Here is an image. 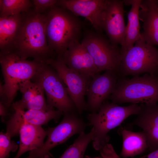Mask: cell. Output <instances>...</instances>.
<instances>
[{
    "label": "cell",
    "instance_id": "1",
    "mask_svg": "<svg viewBox=\"0 0 158 158\" xmlns=\"http://www.w3.org/2000/svg\"><path fill=\"white\" fill-rule=\"evenodd\" d=\"M21 15L20 27L10 51L24 59L30 57L45 63L54 58V53L48 43L45 14L30 9Z\"/></svg>",
    "mask_w": 158,
    "mask_h": 158
},
{
    "label": "cell",
    "instance_id": "2",
    "mask_svg": "<svg viewBox=\"0 0 158 158\" xmlns=\"http://www.w3.org/2000/svg\"><path fill=\"white\" fill-rule=\"evenodd\" d=\"M140 109V104L121 106L112 102L105 101L97 112L87 115L89 125L92 126L95 131L93 146L95 149L100 151L103 157L111 158L115 152L111 146L108 145L109 131L120 125L130 116L138 114Z\"/></svg>",
    "mask_w": 158,
    "mask_h": 158
},
{
    "label": "cell",
    "instance_id": "3",
    "mask_svg": "<svg viewBox=\"0 0 158 158\" xmlns=\"http://www.w3.org/2000/svg\"><path fill=\"white\" fill-rule=\"evenodd\" d=\"M45 15L49 46L60 58L71 45L79 42L83 23L71 11L56 5Z\"/></svg>",
    "mask_w": 158,
    "mask_h": 158
},
{
    "label": "cell",
    "instance_id": "4",
    "mask_svg": "<svg viewBox=\"0 0 158 158\" xmlns=\"http://www.w3.org/2000/svg\"><path fill=\"white\" fill-rule=\"evenodd\" d=\"M45 63L23 59L13 52L0 53V63L4 83L1 101L7 107L13 100L21 85L32 80Z\"/></svg>",
    "mask_w": 158,
    "mask_h": 158
},
{
    "label": "cell",
    "instance_id": "5",
    "mask_svg": "<svg viewBox=\"0 0 158 158\" xmlns=\"http://www.w3.org/2000/svg\"><path fill=\"white\" fill-rule=\"evenodd\" d=\"M109 98L116 104L158 103V76L145 73L132 78H118Z\"/></svg>",
    "mask_w": 158,
    "mask_h": 158
},
{
    "label": "cell",
    "instance_id": "6",
    "mask_svg": "<svg viewBox=\"0 0 158 158\" xmlns=\"http://www.w3.org/2000/svg\"><path fill=\"white\" fill-rule=\"evenodd\" d=\"M118 73L122 77L158 73V49L140 38L128 50L121 51Z\"/></svg>",
    "mask_w": 158,
    "mask_h": 158
},
{
    "label": "cell",
    "instance_id": "7",
    "mask_svg": "<svg viewBox=\"0 0 158 158\" xmlns=\"http://www.w3.org/2000/svg\"><path fill=\"white\" fill-rule=\"evenodd\" d=\"M31 80L42 86L46 95L47 103L49 106L56 108L63 114L78 113L62 81L49 65L44 63Z\"/></svg>",
    "mask_w": 158,
    "mask_h": 158
},
{
    "label": "cell",
    "instance_id": "8",
    "mask_svg": "<svg viewBox=\"0 0 158 158\" xmlns=\"http://www.w3.org/2000/svg\"><path fill=\"white\" fill-rule=\"evenodd\" d=\"M81 43L92 57L99 72L111 71L118 73L121 61V49L107 37L102 33L87 31L85 32Z\"/></svg>",
    "mask_w": 158,
    "mask_h": 158
},
{
    "label": "cell",
    "instance_id": "9",
    "mask_svg": "<svg viewBox=\"0 0 158 158\" xmlns=\"http://www.w3.org/2000/svg\"><path fill=\"white\" fill-rule=\"evenodd\" d=\"M63 118L56 126L49 128L46 141L40 147L30 151L25 158H50L49 151L65 142L73 135L84 132L89 123L85 122L77 113L63 114Z\"/></svg>",
    "mask_w": 158,
    "mask_h": 158
},
{
    "label": "cell",
    "instance_id": "10",
    "mask_svg": "<svg viewBox=\"0 0 158 158\" xmlns=\"http://www.w3.org/2000/svg\"><path fill=\"white\" fill-rule=\"evenodd\" d=\"M45 63L57 72L75 103L78 114L81 115L83 111L87 110L85 96L92 79L69 68L59 58L50 59Z\"/></svg>",
    "mask_w": 158,
    "mask_h": 158
},
{
    "label": "cell",
    "instance_id": "11",
    "mask_svg": "<svg viewBox=\"0 0 158 158\" xmlns=\"http://www.w3.org/2000/svg\"><path fill=\"white\" fill-rule=\"evenodd\" d=\"M124 5L123 0H109L102 18L103 31L111 42L117 46L122 45L125 35Z\"/></svg>",
    "mask_w": 158,
    "mask_h": 158
},
{
    "label": "cell",
    "instance_id": "12",
    "mask_svg": "<svg viewBox=\"0 0 158 158\" xmlns=\"http://www.w3.org/2000/svg\"><path fill=\"white\" fill-rule=\"evenodd\" d=\"M116 72L106 71L91 79L87 91V110L97 112L102 103L112 93L118 79Z\"/></svg>",
    "mask_w": 158,
    "mask_h": 158
},
{
    "label": "cell",
    "instance_id": "13",
    "mask_svg": "<svg viewBox=\"0 0 158 158\" xmlns=\"http://www.w3.org/2000/svg\"><path fill=\"white\" fill-rule=\"evenodd\" d=\"M109 0H58L56 5L85 18L96 31L102 33V18Z\"/></svg>",
    "mask_w": 158,
    "mask_h": 158
},
{
    "label": "cell",
    "instance_id": "14",
    "mask_svg": "<svg viewBox=\"0 0 158 158\" xmlns=\"http://www.w3.org/2000/svg\"><path fill=\"white\" fill-rule=\"evenodd\" d=\"M14 112L6 123V133L11 138L18 135L19 129L24 123L42 126L54 120L58 121L63 113L58 110L44 111L13 109Z\"/></svg>",
    "mask_w": 158,
    "mask_h": 158
},
{
    "label": "cell",
    "instance_id": "15",
    "mask_svg": "<svg viewBox=\"0 0 158 158\" xmlns=\"http://www.w3.org/2000/svg\"><path fill=\"white\" fill-rule=\"evenodd\" d=\"M59 58L69 68L90 78L100 72L92 57L79 42L71 45Z\"/></svg>",
    "mask_w": 158,
    "mask_h": 158
},
{
    "label": "cell",
    "instance_id": "16",
    "mask_svg": "<svg viewBox=\"0 0 158 158\" xmlns=\"http://www.w3.org/2000/svg\"><path fill=\"white\" fill-rule=\"evenodd\" d=\"M141 109L131 123L142 130L147 139L150 152L158 149V103L140 104Z\"/></svg>",
    "mask_w": 158,
    "mask_h": 158
},
{
    "label": "cell",
    "instance_id": "17",
    "mask_svg": "<svg viewBox=\"0 0 158 158\" xmlns=\"http://www.w3.org/2000/svg\"><path fill=\"white\" fill-rule=\"evenodd\" d=\"M19 90L22 94L20 100L13 103V109L36 110L49 111L54 109L46 102L44 91L37 83L28 80L21 86Z\"/></svg>",
    "mask_w": 158,
    "mask_h": 158
},
{
    "label": "cell",
    "instance_id": "18",
    "mask_svg": "<svg viewBox=\"0 0 158 158\" xmlns=\"http://www.w3.org/2000/svg\"><path fill=\"white\" fill-rule=\"evenodd\" d=\"M142 23L141 38L148 44L158 46V8L157 0L142 1L139 12Z\"/></svg>",
    "mask_w": 158,
    "mask_h": 158
},
{
    "label": "cell",
    "instance_id": "19",
    "mask_svg": "<svg viewBox=\"0 0 158 158\" xmlns=\"http://www.w3.org/2000/svg\"><path fill=\"white\" fill-rule=\"evenodd\" d=\"M118 132L123 140L119 157L121 158L133 157L145 153L148 149L147 137L142 131L134 132L120 127Z\"/></svg>",
    "mask_w": 158,
    "mask_h": 158
},
{
    "label": "cell",
    "instance_id": "20",
    "mask_svg": "<svg viewBox=\"0 0 158 158\" xmlns=\"http://www.w3.org/2000/svg\"><path fill=\"white\" fill-rule=\"evenodd\" d=\"M47 134V130L41 126L23 123L19 129L20 143L18 152L14 158H19L26 152L41 147Z\"/></svg>",
    "mask_w": 158,
    "mask_h": 158
},
{
    "label": "cell",
    "instance_id": "21",
    "mask_svg": "<svg viewBox=\"0 0 158 158\" xmlns=\"http://www.w3.org/2000/svg\"><path fill=\"white\" fill-rule=\"evenodd\" d=\"M124 4L131 6L128 13V23L124 40L120 48L121 51L128 49L141 38L139 18L140 6L142 0H123Z\"/></svg>",
    "mask_w": 158,
    "mask_h": 158
},
{
    "label": "cell",
    "instance_id": "22",
    "mask_svg": "<svg viewBox=\"0 0 158 158\" xmlns=\"http://www.w3.org/2000/svg\"><path fill=\"white\" fill-rule=\"evenodd\" d=\"M21 20V13L8 16H0L1 52L10 51Z\"/></svg>",
    "mask_w": 158,
    "mask_h": 158
},
{
    "label": "cell",
    "instance_id": "23",
    "mask_svg": "<svg viewBox=\"0 0 158 158\" xmlns=\"http://www.w3.org/2000/svg\"><path fill=\"white\" fill-rule=\"evenodd\" d=\"M95 131L92 128L88 133L83 132L79 134L73 143L70 145L59 158H84L87 146L95 138Z\"/></svg>",
    "mask_w": 158,
    "mask_h": 158
},
{
    "label": "cell",
    "instance_id": "24",
    "mask_svg": "<svg viewBox=\"0 0 158 158\" xmlns=\"http://www.w3.org/2000/svg\"><path fill=\"white\" fill-rule=\"evenodd\" d=\"M33 6L29 0H0V16H8L28 11Z\"/></svg>",
    "mask_w": 158,
    "mask_h": 158
},
{
    "label": "cell",
    "instance_id": "25",
    "mask_svg": "<svg viewBox=\"0 0 158 158\" xmlns=\"http://www.w3.org/2000/svg\"><path fill=\"white\" fill-rule=\"evenodd\" d=\"M19 148L14 141L6 133H0V158H7L11 152H16Z\"/></svg>",
    "mask_w": 158,
    "mask_h": 158
},
{
    "label": "cell",
    "instance_id": "26",
    "mask_svg": "<svg viewBox=\"0 0 158 158\" xmlns=\"http://www.w3.org/2000/svg\"><path fill=\"white\" fill-rule=\"evenodd\" d=\"M58 0H33L32 2L34 6L33 10L36 13L43 14L56 5Z\"/></svg>",
    "mask_w": 158,
    "mask_h": 158
},
{
    "label": "cell",
    "instance_id": "27",
    "mask_svg": "<svg viewBox=\"0 0 158 158\" xmlns=\"http://www.w3.org/2000/svg\"><path fill=\"white\" fill-rule=\"evenodd\" d=\"M7 107L1 101L0 102V115L2 121H4L8 114Z\"/></svg>",
    "mask_w": 158,
    "mask_h": 158
},
{
    "label": "cell",
    "instance_id": "28",
    "mask_svg": "<svg viewBox=\"0 0 158 158\" xmlns=\"http://www.w3.org/2000/svg\"><path fill=\"white\" fill-rule=\"evenodd\" d=\"M138 158H158V149Z\"/></svg>",
    "mask_w": 158,
    "mask_h": 158
},
{
    "label": "cell",
    "instance_id": "29",
    "mask_svg": "<svg viewBox=\"0 0 158 158\" xmlns=\"http://www.w3.org/2000/svg\"><path fill=\"white\" fill-rule=\"evenodd\" d=\"M84 158H101V157H94V158H91L90 157H89L88 156H86L85 157H84Z\"/></svg>",
    "mask_w": 158,
    "mask_h": 158
},
{
    "label": "cell",
    "instance_id": "30",
    "mask_svg": "<svg viewBox=\"0 0 158 158\" xmlns=\"http://www.w3.org/2000/svg\"><path fill=\"white\" fill-rule=\"evenodd\" d=\"M157 7L158 8V0H157Z\"/></svg>",
    "mask_w": 158,
    "mask_h": 158
},
{
    "label": "cell",
    "instance_id": "31",
    "mask_svg": "<svg viewBox=\"0 0 158 158\" xmlns=\"http://www.w3.org/2000/svg\"></svg>",
    "mask_w": 158,
    "mask_h": 158
}]
</instances>
